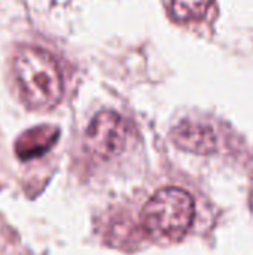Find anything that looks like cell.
<instances>
[{
	"instance_id": "cell-1",
	"label": "cell",
	"mask_w": 253,
	"mask_h": 255,
	"mask_svg": "<svg viewBox=\"0 0 253 255\" xmlns=\"http://www.w3.org/2000/svg\"><path fill=\"white\" fill-rule=\"evenodd\" d=\"M13 75L27 108L52 109L63 96V78L55 60L43 49L22 46L13 58Z\"/></svg>"
},
{
	"instance_id": "cell-4",
	"label": "cell",
	"mask_w": 253,
	"mask_h": 255,
	"mask_svg": "<svg viewBox=\"0 0 253 255\" xmlns=\"http://www.w3.org/2000/svg\"><path fill=\"white\" fill-rule=\"evenodd\" d=\"M171 139L176 146L183 151L207 155L218 149V136L216 131L201 123L183 121L171 131Z\"/></svg>"
},
{
	"instance_id": "cell-2",
	"label": "cell",
	"mask_w": 253,
	"mask_h": 255,
	"mask_svg": "<svg viewBox=\"0 0 253 255\" xmlns=\"http://www.w3.org/2000/svg\"><path fill=\"white\" fill-rule=\"evenodd\" d=\"M195 215L194 199L177 187L157 191L142 211V226L146 235L157 242L174 244L185 238Z\"/></svg>"
},
{
	"instance_id": "cell-3",
	"label": "cell",
	"mask_w": 253,
	"mask_h": 255,
	"mask_svg": "<svg viewBox=\"0 0 253 255\" xmlns=\"http://www.w3.org/2000/svg\"><path fill=\"white\" fill-rule=\"evenodd\" d=\"M127 142L125 121L113 111L97 114L85 133V148L94 157L109 160L118 155Z\"/></svg>"
},
{
	"instance_id": "cell-6",
	"label": "cell",
	"mask_w": 253,
	"mask_h": 255,
	"mask_svg": "<svg viewBox=\"0 0 253 255\" xmlns=\"http://www.w3.org/2000/svg\"><path fill=\"white\" fill-rule=\"evenodd\" d=\"M212 4L213 0H171V15L182 22L200 21Z\"/></svg>"
},
{
	"instance_id": "cell-5",
	"label": "cell",
	"mask_w": 253,
	"mask_h": 255,
	"mask_svg": "<svg viewBox=\"0 0 253 255\" xmlns=\"http://www.w3.org/2000/svg\"><path fill=\"white\" fill-rule=\"evenodd\" d=\"M60 130L54 126H37L24 131L15 142V154L28 161L45 155L58 140Z\"/></svg>"
}]
</instances>
